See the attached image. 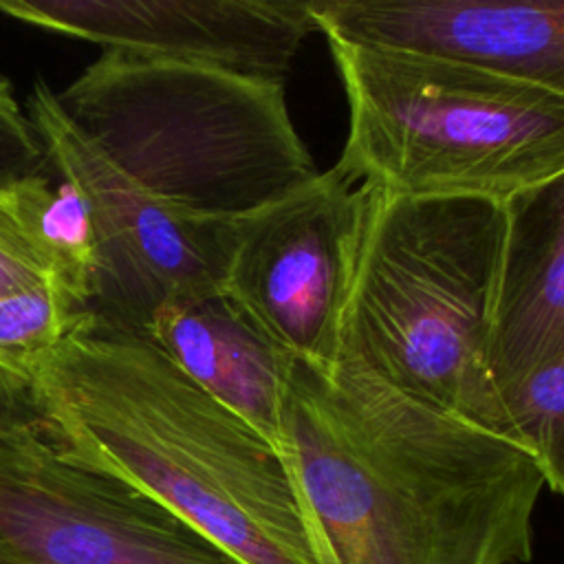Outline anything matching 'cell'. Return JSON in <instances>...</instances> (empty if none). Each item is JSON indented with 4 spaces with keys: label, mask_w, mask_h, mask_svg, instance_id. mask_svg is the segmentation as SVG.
Returning <instances> with one entry per match:
<instances>
[{
    "label": "cell",
    "mask_w": 564,
    "mask_h": 564,
    "mask_svg": "<svg viewBox=\"0 0 564 564\" xmlns=\"http://www.w3.org/2000/svg\"><path fill=\"white\" fill-rule=\"evenodd\" d=\"M48 170L44 148L26 108L15 99L11 82L0 75V185L42 176Z\"/></svg>",
    "instance_id": "9a60e30c"
},
{
    "label": "cell",
    "mask_w": 564,
    "mask_h": 564,
    "mask_svg": "<svg viewBox=\"0 0 564 564\" xmlns=\"http://www.w3.org/2000/svg\"><path fill=\"white\" fill-rule=\"evenodd\" d=\"M328 42L458 59L564 97V0H311Z\"/></svg>",
    "instance_id": "30bf717a"
},
{
    "label": "cell",
    "mask_w": 564,
    "mask_h": 564,
    "mask_svg": "<svg viewBox=\"0 0 564 564\" xmlns=\"http://www.w3.org/2000/svg\"><path fill=\"white\" fill-rule=\"evenodd\" d=\"M370 203L372 189L333 165L240 218L225 291L297 359L339 361Z\"/></svg>",
    "instance_id": "ba28073f"
},
{
    "label": "cell",
    "mask_w": 564,
    "mask_h": 564,
    "mask_svg": "<svg viewBox=\"0 0 564 564\" xmlns=\"http://www.w3.org/2000/svg\"><path fill=\"white\" fill-rule=\"evenodd\" d=\"M348 97L335 167L392 196L505 203L564 172V97L419 51L328 42Z\"/></svg>",
    "instance_id": "5b68a950"
},
{
    "label": "cell",
    "mask_w": 564,
    "mask_h": 564,
    "mask_svg": "<svg viewBox=\"0 0 564 564\" xmlns=\"http://www.w3.org/2000/svg\"><path fill=\"white\" fill-rule=\"evenodd\" d=\"M278 447L315 564L533 560L535 456L357 366L291 359Z\"/></svg>",
    "instance_id": "6da1fadb"
},
{
    "label": "cell",
    "mask_w": 564,
    "mask_h": 564,
    "mask_svg": "<svg viewBox=\"0 0 564 564\" xmlns=\"http://www.w3.org/2000/svg\"><path fill=\"white\" fill-rule=\"evenodd\" d=\"M502 205L489 375L505 405L529 377L564 357V172Z\"/></svg>",
    "instance_id": "7c38bea8"
},
{
    "label": "cell",
    "mask_w": 564,
    "mask_h": 564,
    "mask_svg": "<svg viewBox=\"0 0 564 564\" xmlns=\"http://www.w3.org/2000/svg\"><path fill=\"white\" fill-rule=\"evenodd\" d=\"M194 383L278 445L293 355L225 291L167 297L139 335Z\"/></svg>",
    "instance_id": "4fadbf2b"
},
{
    "label": "cell",
    "mask_w": 564,
    "mask_h": 564,
    "mask_svg": "<svg viewBox=\"0 0 564 564\" xmlns=\"http://www.w3.org/2000/svg\"><path fill=\"white\" fill-rule=\"evenodd\" d=\"M24 108L51 172L79 207L93 322L139 335L167 297L225 289L240 218H192L161 205L68 119L44 82Z\"/></svg>",
    "instance_id": "8992f818"
},
{
    "label": "cell",
    "mask_w": 564,
    "mask_h": 564,
    "mask_svg": "<svg viewBox=\"0 0 564 564\" xmlns=\"http://www.w3.org/2000/svg\"><path fill=\"white\" fill-rule=\"evenodd\" d=\"M505 410L509 438L535 456L546 487L564 496V357L529 377Z\"/></svg>",
    "instance_id": "5bb4252c"
},
{
    "label": "cell",
    "mask_w": 564,
    "mask_h": 564,
    "mask_svg": "<svg viewBox=\"0 0 564 564\" xmlns=\"http://www.w3.org/2000/svg\"><path fill=\"white\" fill-rule=\"evenodd\" d=\"M55 95L121 172L183 216L238 220L317 176L278 84L104 48Z\"/></svg>",
    "instance_id": "277c9868"
},
{
    "label": "cell",
    "mask_w": 564,
    "mask_h": 564,
    "mask_svg": "<svg viewBox=\"0 0 564 564\" xmlns=\"http://www.w3.org/2000/svg\"><path fill=\"white\" fill-rule=\"evenodd\" d=\"M44 434L240 564H315L280 447L139 337L84 315L29 377Z\"/></svg>",
    "instance_id": "7a4b0ae2"
},
{
    "label": "cell",
    "mask_w": 564,
    "mask_h": 564,
    "mask_svg": "<svg viewBox=\"0 0 564 564\" xmlns=\"http://www.w3.org/2000/svg\"><path fill=\"white\" fill-rule=\"evenodd\" d=\"M0 13L141 57L284 86L311 0H0Z\"/></svg>",
    "instance_id": "9c48e42d"
},
{
    "label": "cell",
    "mask_w": 564,
    "mask_h": 564,
    "mask_svg": "<svg viewBox=\"0 0 564 564\" xmlns=\"http://www.w3.org/2000/svg\"><path fill=\"white\" fill-rule=\"evenodd\" d=\"M0 564H240L156 498L42 434L0 436Z\"/></svg>",
    "instance_id": "52a82bcc"
},
{
    "label": "cell",
    "mask_w": 564,
    "mask_h": 564,
    "mask_svg": "<svg viewBox=\"0 0 564 564\" xmlns=\"http://www.w3.org/2000/svg\"><path fill=\"white\" fill-rule=\"evenodd\" d=\"M15 434L46 436L31 383L0 364V436Z\"/></svg>",
    "instance_id": "2e32d148"
},
{
    "label": "cell",
    "mask_w": 564,
    "mask_h": 564,
    "mask_svg": "<svg viewBox=\"0 0 564 564\" xmlns=\"http://www.w3.org/2000/svg\"><path fill=\"white\" fill-rule=\"evenodd\" d=\"M505 205L372 189L339 361L509 438L489 375Z\"/></svg>",
    "instance_id": "3957f363"
},
{
    "label": "cell",
    "mask_w": 564,
    "mask_h": 564,
    "mask_svg": "<svg viewBox=\"0 0 564 564\" xmlns=\"http://www.w3.org/2000/svg\"><path fill=\"white\" fill-rule=\"evenodd\" d=\"M86 308L88 253L73 194L48 174L0 185V364L29 381Z\"/></svg>",
    "instance_id": "8fae6325"
}]
</instances>
